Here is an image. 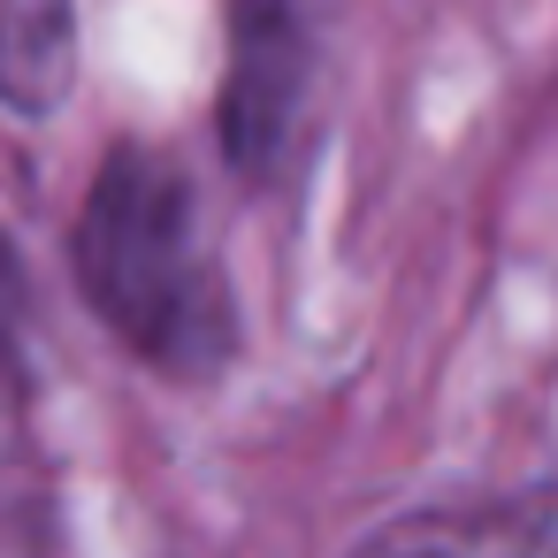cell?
Here are the masks:
<instances>
[{
	"label": "cell",
	"instance_id": "cell-2",
	"mask_svg": "<svg viewBox=\"0 0 558 558\" xmlns=\"http://www.w3.org/2000/svg\"><path fill=\"white\" fill-rule=\"evenodd\" d=\"M314 85V24L306 0H230V70H222V154L260 192L283 177L299 116Z\"/></svg>",
	"mask_w": 558,
	"mask_h": 558
},
{
	"label": "cell",
	"instance_id": "cell-1",
	"mask_svg": "<svg viewBox=\"0 0 558 558\" xmlns=\"http://www.w3.org/2000/svg\"><path fill=\"white\" fill-rule=\"evenodd\" d=\"M85 306L161 375L207 383L238 352V299L199 238L192 184L154 146H116L77 215Z\"/></svg>",
	"mask_w": 558,
	"mask_h": 558
},
{
	"label": "cell",
	"instance_id": "cell-4",
	"mask_svg": "<svg viewBox=\"0 0 558 558\" xmlns=\"http://www.w3.org/2000/svg\"><path fill=\"white\" fill-rule=\"evenodd\" d=\"M16 329H24V260H16L9 230H0V375L16 360Z\"/></svg>",
	"mask_w": 558,
	"mask_h": 558
},
{
	"label": "cell",
	"instance_id": "cell-3",
	"mask_svg": "<svg viewBox=\"0 0 558 558\" xmlns=\"http://www.w3.org/2000/svg\"><path fill=\"white\" fill-rule=\"evenodd\" d=\"M77 85V0H0V108L54 116Z\"/></svg>",
	"mask_w": 558,
	"mask_h": 558
}]
</instances>
